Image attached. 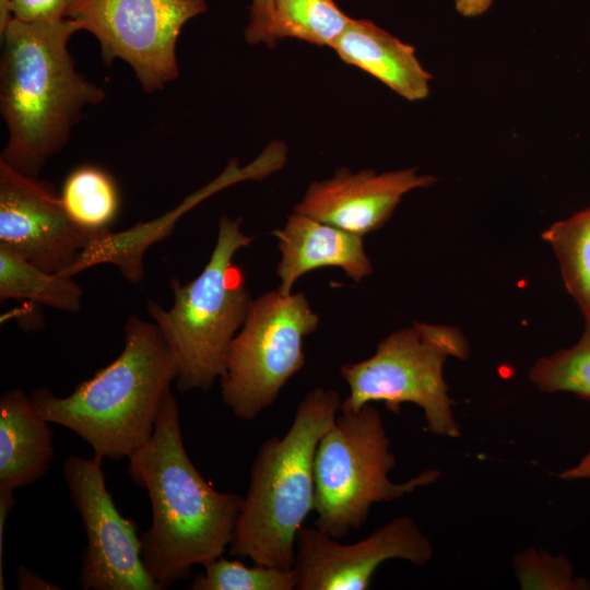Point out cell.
I'll use <instances>...</instances> for the list:
<instances>
[{"mask_svg":"<svg viewBox=\"0 0 590 590\" xmlns=\"http://www.w3.org/2000/svg\"><path fill=\"white\" fill-rule=\"evenodd\" d=\"M541 571L519 573V580L522 588H545V589H583L586 581L575 580L569 563L557 557H541L532 552Z\"/></svg>","mask_w":590,"mask_h":590,"instance_id":"cell-23","label":"cell"},{"mask_svg":"<svg viewBox=\"0 0 590 590\" xmlns=\"http://www.w3.org/2000/svg\"><path fill=\"white\" fill-rule=\"evenodd\" d=\"M563 480H580L590 477V451L578 464L563 471L559 475Z\"/></svg>","mask_w":590,"mask_h":590,"instance_id":"cell-28","label":"cell"},{"mask_svg":"<svg viewBox=\"0 0 590 590\" xmlns=\"http://www.w3.org/2000/svg\"><path fill=\"white\" fill-rule=\"evenodd\" d=\"M177 373L176 357L157 324L131 315L122 351L111 363L66 397L36 388L30 398L45 420L72 430L94 456L117 461L152 437Z\"/></svg>","mask_w":590,"mask_h":590,"instance_id":"cell-3","label":"cell"},{"mask_svg":"<svg viewBox=\"0 0 590 590\" xmlns=\"http://www.w3.org/2000/svg\"><path fill=\"white\" fill-rule=\"evenodd\" d=\"M68 216L47 180L0 162V245L51 273L73 276L92 238Z\"/></svg>","mask_w":590,"mask_h":590,"instance_id":"cell-11","label":"cell"},{"mask_svg":"<svg viewBox=\"0 0 590 590\" xmlns=\"http://www.w3.org/2000/svg\"><path fill=\"white\" fill-rule=\"evenodd\" d=\"M72 0H0L12 16L28 23H48L67 19Z\"/></svg>","mask_w":590,"mask_h":590,"instance_id":"cell-24","label":"cell"},{"mask_svg":"<svg viewBox=\"0 0 590 590\" xmlns=\"http://www.w3.org/2000/svg\"><path fill=\"white\" fill-rule=\"evenodd\" d=\"M351 20L334 0H273L276 42L296 38L331 48Z\"/></svg>","mask_w":590,"mask_h":590,"instance_id":"cell-19","label":"cell"},{"mask_svg":"<svg viewBox=\"0 0 590 590\" xmlns=\"http://www.w3.org/2000/svg\"><path fill=\"white\" fill-rule=\"evenodd\" d=\"M342 61L381 81L408 101L429 93L432 75L421 66L413 46L375 23L352 19L331 47Z\"/></svg>","mask_w":590,"mask_h":590,"instance_id":"cell-16","label":"cell"},{"mask_svg":"<svg viewBox=\"0 0 590 590\" xmlns=\"http://www.w3.org/2000/svg\"><path fill=\"white\" fill-rule=\"evenodd\" d=\"M20 389L0 397V545L15 489L43 477L54 457L52 430Z\"/></svg>","mask_w":590,"mask_h":590,"instance_id":"cell-14","label":"cell"},{"mask_svg":"<svg viewBox=\"0 0 590 590\" xmlns=\"http://www.w3.org/2000/svg\"><path fill=\"white\" fill-rule=\"evenodd\" d=\"M530 379L544 392H571L590 401V321L574 346L540 358Z\"/></svg>","mask_w":590,"mask_h":590,"instance_id":"cell-22","label":"cell"},{"mask_svg":"<svg viewBox=\"0 0 590 590\" xmlns=\"http://www.w3.org/2000/svg\"><path fill=\"white\" fill-rule=\"evenodd\" d=\"M542 237L557 256L566 288L590 320V206L555 223Z\"/></svg>","mask_w":590,"mask_h":590,"instance_id":"cell-20","label":"cell"},{"mask_svg":"<svg viewBox=\"0 0 590 590\" xmlns=\"http://www.w3.org/2000/svg\"><path fill=\"white\" fill-rule=\"evenodd\" d=\"M432 544L413 519L401 516L366 539L343 544L319 530L302 528L296 539V590H366L376 569L390 559L423 566Z\"/></svg>","mask_w":590,"mask_h":590,"instance_id":"cell-12","label":"cell"},{"mask_svg":"<svg viewBox=\"0 0 590 590\" xmlns=\"http://www.w3.org/2000/svg\"><path fill=\"white\" fill-rule=\"evenodd\" d=\"M335 390L315 388L282 437L260 446L228 553L253 564L293 568L296 539L315 506L314 459L340 409Z\"/></svg>","mask_w":590,"mask_h":590,"instance_id":"cell-4","label":"cell"},{"mask_svg":"<svg viewBox=\"0 0 590 590\" xmlns=\"http://www.w3.org/2000/svg\"><path fill=\"white\" fill-rule=\"evenodd\" d=\"M435 180L415 168L382 174L340 168L330 179L312 181L293 210L363 237L385 225L406 192Z\"/></svg>","mask_w":590,"mask_h":590,"instance_id":"cell-13","label":"cell"},{"mask_svg":"<svg viewBox=\"0 0 590 590\" xmlns=\"http://www.w3.org/2000/svg\"><path fill=\"white\" fill-rule=\"evenodd\" d=\"M241 219L222 215L215 247L201 273L181 284L173 279L174 304L165 309L149 299L152 320L177 361L175 386L181 393L208 391L225 371L227 349L244 324L252 299L236 252L253 236L240 229Z\"/></svg>","mask_w":590,"mask_h":590,"instance_id":"cell-5","label":"cell"},{"mask_svg":"<svg viewBox=\"0 0 590 590\" xmlns=\"http://www.w3.org/2000/svg\"><path fill=\"white\" fill-rule=\"evenodd\" d=\"M281 251L276 266L278 292L292 294L294 283L305 273L338 267L355 282L373 271L361 236L294 212L283 228L273 232Z\"/></svg>","mask_w":590,"mask_h":590,"instance_id":"cell-15","label":"cell"},{"mask_svg":"<svg viewBox=\"0 0 590 590\" xmlns=\"http://www.w3.org/2000/svg\"><path fill=\"white\" fill-rule=\"evenodd\" d=\"M192 580L191 590H293L298 576L295 568H280L255 564L247 566L240 560L222 556L202 566Z\"/></svg>","mask_w":590,"mask_h":590,"instance_id":"cell-21","label":"cell"},{"mask_svg":"<svg viewBox=\"0 0 590 590\" xmlns=\"http://www.w3.org/2000/svg\"><path fill=\"white\" fill-rule=\"evenodd\" d=\"M318 322L304 293L283 295L275 290L252 300L220 378L222 401L236 417L252 421L276 400L304 367V338Z\"/></svg>","mask_w":590,"mask_h":590,"instance_id":"cell-8","label":"cell"},{"mask_svg":"<svg viewBox=\"0 0 590 590\" xmlns=\"http://www.w3.org/2000/svg\"><path fill=\"white\" fill-rule=\"evenodd\" d=\"M457 11L467 17L484 13L492 4V0H455Z\"/></svg>","mask_w":590,"mask_h":590,"instance_id":"cell-27","label":"cell"},{"mask_svg":"<svg viewBox=\"0 0 590 590\" xmlns=\"http://www.w3.org/2000/svg\"><path fill=\"white\" fill-rule=\"evenodd\" d=\"M206 10L205 0H72L67 19L96 38L106 67L127 62L143 91L154 93L178 76L181 30Z\"/></svg>","mask_w":590,"mask_h":590,"instance_id":"cell-9","label":"cell"},{"mask_svg":"<svg viewBox=\"0 0 590 590\" xmlns=\"http://www.w3.org/2000/svg\"><path fill=\"white\" fill-rule=\"evenodd\" d=\"M586 321H590V320H586Z\"/></svg>","mask_w":590,"mask_h":590,"instance_id":"cell-29","label":"cell"},{"mask_svg":"<svg viewBox=\"0 0 590 590\" xmlns=\"http://www.w3.org/2000/svg\"><path fill=\"white\" fill-rule=\"evenodd\" d=\"M76 32L69 19L14 17L0 31V113L8 129L0 162L23 175L39 177L67 145L83 109L105 97V90L75 68L68 45Z\"/></svg>","mask_w":590,"mask_h":590,"instance_id":"cell-2","label":"cell"},{"mask_svg":"<svg viewBox=\"0 0 590 590\" xmlns=\"http://www.w3.org/2000/svg\"><path fill=\"white\" fill-rule=\"evenodd\" d=\"M16 583L20 590H56L61 589L57 585L48 581L42 575L31 570L25 566H20L16 570Z\"/></svg>","mask_w":590,"mask_h":590,"instance_id":"cell-26","label":"cell"},{"mask_svg":"<svg viewBox=\"0 0 590 590\" xmlns=\"http://www.w3.org/2000/svg\"><path fill=\"white\" fill-rule=\"evenodd\" d=\"M51 273L0 245V299H26L68 312L82 307L83 290L73 279Z\"/></svg>","mask_w":590,"mask_h":590,"instance_id":"cell-17","label":"cell"},{"mask_svg":"<svg viewBox=\"0 0 590 590\" xmlns=\"http://www.w3.org/2000/svg\"><path fill=\"white\" fill-rule=\"evenodd\" d=\"M389 446L371 404L340 411L315 453L316 528L342 539L366 522L373 504L399 499L438 479L439 471L427 470L404 483L392 482L389 473L397 462Z\"/></svg>","mask_w":590,"mask_h":590,"instance_id":"cell-6","label":"cell"},{"mask_svg":"<svg viewBox=\"0 0 590 590\" xmlns=\"http://www.w3.org/2000/svg\"><path fill=\"white\" fill-rule=\"evenodd\" d=\"M127 472L150 497L152 522L140 534L141 557L161 590L228 551L244 497L215 489L194 467L173 392L152 437L128 458Z\"/></svg>","mask_w":590,"mask_h":590,"instance_id":"cell-1","label":"cell"},{"mask_svg":"<svg viewBox=\"0 0 590 590\" xmlns=\"http://www.w3.org/2000/svg\"><path fill=\"white\" fill-rule=\"evenodd\" d=\"M468 355V342L457 328L415 322L380 341L369 358L340 368L350 388L340 411L357 412L382 402L399 413L401 404L413 403L423 410L430 433L458 437L442 366L449 356L464 359Z\"/></svg>","mask_w":590,"mask_h":590,"instance_id":"cell-7","label":"cell"},{"mask_svg":"<svg viewBox=\"0 0 590 590\" xmlns=\"http://www.w3.org/2000/svg\"><path fill=\"white\" fill-rule=\"evenodd\" d=\"M245 38L249 44L263 43L269 47L276 44L273 34V0H251Z\"/></svg>","mask_w":590,"mask_h":590,"instance_id":"cell-25","label":"cell"},{"mask_svg":"<svg viewBox=\"0 0 590 590\" xmlns=\"http://www.w3.org/2000/svg\"><path fill=\"white\" fill-rule=\"evenodd\" d=\"M60 196L70 220L91 236L109 231L119 211L115 180L93 165H82L70 172Z\"/></svg>","mask_w":590,"mask_h":590,"instance_id":"cell-18","label":"cell"},{"mask_svg":"<svg viewBox=\"0 0 590 590\" xmlns=\"http://www.w3.org/2000/svg\"><path fill=\"white\" fill-rule=\"evenodd\" d=\"M102 461L71 455L63 462L87 541L78 583L84 590H161L143 565L137 523L120 514L106 486Z\"/></svg>","mask_w":590,"mask_h":590,"instance_id":"cell-10","label":"cell"}]
</instances>
